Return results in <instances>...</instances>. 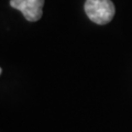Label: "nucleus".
Segmentation results:
<instances>
[{"label":"nucleus","instance_id":"f257e3e1","mask_svg":"<svg viewBox=\"0 0 132 132\" xmlns=\"http://www.w3.org/2000/svg\"><path fill=\"white\" fill-rule=\"evenodd\" d=\"M85 12L93 22L102 26L112 20L116 9L111 0H86Z\"/></svg>","mask_w":132,"mask_h":132},{"label":"nucleus","instance_id":"7ed1b4c3","mask_svg":"<svg viewBox=\"0 0 132 132\" xmlns=\"http://www.w3.org/2000/svg\"><path fill=\"white\" fill-rule=\"evenodd\" d=\"M0 74H1V67H0Z\"/></svg>","mask_w":132,"mask_h":132},{"label":"nucleus","instance_id":"f03ea898","mask_svg":"<svg viewBox=\"0 0 132 132\" xmlns=\"http://www.w3.org/2000/svg\"><path fill=\"white\" fill-rule=\"evenodd\" d=\"M44 0H10V6L22 12L28 21H38L42 16Z\"/></svg>","mask_w":132,"mask_h":132}]
</instances>
